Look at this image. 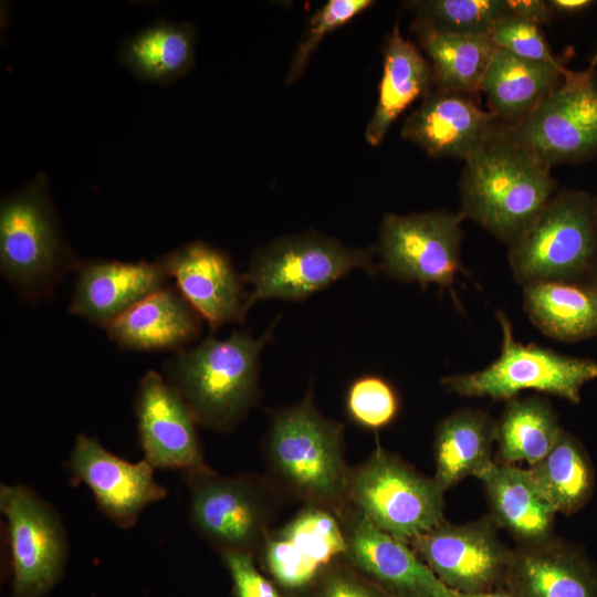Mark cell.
I'll return each instance as SVG.
<instances>
[{
  "instance_id": "74e56055",
  "label": "cell",
  "mask_w": 597,
  "mask_h": 597,
  "mask_svg": "<svg viewBox=\"0 0 597 597\" xmlns=\"http://www.w3.org/2000/svg\"><path fill=\"white\" fill-rule=\"evenodd\" d=\"M506 4L511 15L538 27L548 23L554 13L547 1L543 0H506Z\"/></svg>"
},
{
  "instance_id": "277c9868",
  "label": "cell",
  "mask_w": 597,
  "mask_h": 597,
  "mask_svg": "<svg viewBox=\"0 0 597 597\" xmlns=\"http://www.w3.org/2000/svg\"><path fill=\"white\" fill-rule=\"evenodd\" d=\"M80 260L67 244L46 176L38 174L0 203V273L29 302L52 296Z\"/></svg>"
},
{
  "instance_id": "30bf717a",
  "label": "cell",
  "mask_w": 597,
  "mask_h": 597,
  "mask_svg": "<svg viewBox=\"0 0 597 597\" xmlns=\"http://www.w3.org/2000/svg\"><path fill=\"white\" fill-rule=\"evenodd\" d=\"M463 217L448 210L384 216L376 252L379 269L389 277L451 287L462 271Z\"/></svg>"
},
{
  "instance_id": "b9f144b4",
  "label": "cell",
  "mask_w": 597,
  "mask_h": 597,
  "mask_svg": "<svg viewBox=\"0 0 597 597\" xmlns=\"http://www.w3.org/2000/svg\"><path fill=\"white\" fill-rule=\"evenodd\" d=\"M596 65H597V51H596V53H595V54L593 55V57H591L589 67H590V69H595Z\"/></svg>"
},
{
  "instance_id": "ab89813d",
  "label": "cell",
  "mask_w": 597,
  "mask_h": 597,
  "mask_svg": "<svg viewBox=\"0 0 597 597\" xmlns=\"http://www.w3.org/2000/svg\"><path fill=\"white\" fill-rule=\"evenodd\" d=\"M444 597H514V596L501 589L489 591V593H481V594H461V593L449 589Z\"/></svg>"
},
{
  "instance_id": "83f0119b",
  "label": "cell",
  "mask_w": 597,
  "mask_h": 597,
  "mask_svg": "<svg viewBox=\"0 0 597 597\" xmlns=\"http://www.w3.org/2000/svg\"><path fill=\"white\" fill-rule=\"evenodd\" d=\"M412 30L427 55L437 90L473 94L499 49L490 34H457L413 20Z\"/></svg>"
},
{
  "instance_id": "44dd1931",
  "label": "cell",
  "mask_w": 597,
  "mask_h": 597,
  "mask_svg": "<svg viewBox=\"0 0 597 597\" xmlns=\"http://www.w3.org/2000/svg\"><path fill=\"white\" fill-rule=\"evenodd\" d=\"M501 587L514 597H597V569L580 548L553 536L512 549Z\"/></svg>"
},
{
  "instance_id": "4dcf8cb0",
  "label": "cell",
  "mask_w": 597,
  "mask_h": 597,
  "mask_svg": "<svg viewBox=\"0 0 597 597\" xmlns=\"http://www.w3.org/2000/svg\"><path fill=\"white\" fill-rule=\"evenodd\" d=\"M527 471L557 513L574 514L593 495L591 461L579 440L565 429L561 430L551 451Z\"/></svg>"
},
{
  "instance_id": "5bb4252c",
  "label": "cell",
  "mask_w": 597,
  "mask_h": 597,
  "mask_svg": "<svg viewBox=\"0 0 597 597\" xmlns=\"http://www.w3.org/2000/svg\"><path fill=\"white\" fill-rule=\"evenodd\" d=\"M258 556L282 587L305 588L346 558L341 520L329 510L302 505L287 523L269 533Z\"/></svg>"
},
{
  "instance_id": "60d3db41",
  "label": "cell",
  "mask_w": 597,
  "mask_h": 597,
  "mask_svg": "<svg viewBox=\"0 0 597 597\" xmlns=\"http://www.w3.org/2000/svg\"><path fill=\"white\" fill-rule=\"evenodd\" d=\"M587 281H589L597 289V259L591 268Z\"/></svg>"
},
{
  "instance_id": "836d02e7",
  "label": "cell",
  "mask_w": 597,
  "mask_h": 597,
  "mask_svg": "<svg viewBox=\"0 0 597 597\" xmlns=\"http://www.w3.org/2000/svg\"><path fill=\"white\" fill-rule=\"evenodd\" d=\"M374 3L371 0H329L321 7L312 15L307 33L292 55L285 76L286 84H292L304 74L312 54L323 38Z\"/></svg>"
},
{
  "instance_id": "4316f807",
  "label": "cell",
  "mask_w": 597,
  "mask_h": 597,
  "mask_svg": "<svg viewBox=\"0 0 597 597\" xmlns=\"http://www.w3.org/2000/svg\"><path fill=\"white\" fill-rule=\"evenodd\" d=\"M523 307L551 338L574 343L597 335V289L587 280L525 284Z\"/></svg>"
},
{
  "instance_id": "7402d4cb",
  "label": "cell",
  "mask_w": 597,
  "mask_h": 597,
  "mask_svg": "<svg viewBox=\"0 0 597 597\" xmlns=\"http://www.w3.org/2000/svg\"><path fill=\"white\" fill-rule=\"evenodd\" d=\"M202 318L176 286L164 285L136 303L105 329L111 342L135 352L177 353L196 341Z\"/></svg>"
},
{
  "instance_id": "8d00e7d4",
  "label": "cell",
  "mask_w": 597,
  "mask_h": 597,
  "mask_svg": "<svg viewBox=\"0 0 597 597\" xmlns=\"http://www.w3.org/2000/svg\"><path fill=\"white\" fill-rule=\"evenodd\" d=\"M221 557L230 573L234 597H282L275 586L258 569L254 556L227 553Z\"/></svg>"
},
{
  "instance_id": "ac0fdd59",
  "label": "cell",
  "mask_w": 597,
  "mask_h": 597,
  "mask_svg": "<svg viewBox=\"0 0 597 597\" xmlns=\"http://www.w3.org/2000/svg\"><path fill=\"white\" fill-rule=\"evenodd\" d=\"M69 465L91 490L98 510L122 528L135 525L146 506L167 495L147 461L128 462L84 433L75 438Z\"/></svg>"
},
{
  "instance_id": "2e32d148",
  "label": "cell",
  "mask_w": 597,
  "mask_h": 597,
  "mask_svg": "<svg viewBox=\"0 0 597 597\" xmlns=\"http://www.w3.org/2000/svg\"><path fill=\"white\" fill-rule=\"evenodd\" d=\"M346 559L391 597H444L449 590L410 545L347 505L339 515Z\"/></svg>"
},
{
  "instance_id": "d6a6232c",
  "label": "cell",
  "mask_w": 597,
  "mask_h": 597,
  "mask_svg": "<svg viewBox=\"0 0 597 597\" xmlns=\"http://www.w3.org/2000/svg\"><path fill=\"white\" fill-rule=\"evenodd\" d=\"M348 419L366 430H379L392 423L400 410L396 388L384 377L366 374L355 378L345 395Z\"/></svg>"
},
{
  "instance_id": "f546056e",
  "label": "cell",
  "mask_w": 597,
  "mask_h": 597,
  "mask_svg": "<svg viewBox=\"0 0 597 597\" xmlns=\"http://www.w3.org/2000/svg\"><path fill=\"white\" fill-rule=\"evenodd\" d=\"M562 429L547 399L517 396L507 400L495 425L499 461L535 464L551 451Z\"/></svg>"
},
{
  "instance_id": "6da1fadb",
  "label": "cell",
  "mask_w": 597,
  "mask_h": 597,
  "mask_svg": "<svg viewBox=\"0 0 597 597\" xmlns=\"http://www.w3.org/2000/svg\"><path fill=\"white\" fill-rule=\"evenodd\" d=\"M344 450L343 425L318 410L310 390L301 401L271 413L262 443L266 478L282 500L339 517L348 505L350 467Z\"/></svg>"
},
{
  "instance_id": "e0dca14e",
  "label": "cell",
  "mask_w": 597,
  "mask_h": 597,
  "mask_svg": "<svg viewBox=\"0 0 597 597\" xmlns=\"http://www.w3.org/2000/svg\"><path fill=\"white\" fill-rule=\"evenodd\" d=\"M158 260L211 332L229 323L244 322L248 314L245 282L228 252L197 240Z\"/></svg>"
},
{
  "instance_id": "603a6c76",
  "label": "cell",
  "mask_w": 597,
  "mask_h": 597,
  "mask_svg": "<svg viewBox=\"0 0 597 597\" xmlns=\"http://www.w3.org/2000/svg\"><path fill=\"white\" fill-rule=\"evenodd\" d=\"M491 516L519 545L553 537L556 511L531 478L527 469L494 461L479 478Z\"/></svg>"
},
{
  "instance_id": "9a60e30c",
  "label": "cell",
  "mask_w": 597,
  "mask_h": 597,
  "mask_svg": "<svg viewBox=\"0 0 597 597\" xmlns=\"http://www.w3.org/2000/svg\"><path fill=\"white\" fill-rule=\"evenodd\" d=\"M138 440L144 460L154 469L184 473L208 467L198 425L180 394L159 373L148 370L135 397Z\"/></svg>"
},
{
  "instance_id": "f35d334b",
  "label": "cell",
  "mask_w": 597,
  "mask_h": 597,
  "mask_svg": "<svg viewBox=\"0 0 597 597\" xmlns=\"http://www.w3.org/2000/svg\"><path fill=\"white\" fill-rule=\"evenodd\" d=\"M547 3L554 13L574 14L588 9L595 2L590 0H549Z\"/></svg>"
},
{
  "instance_id": "ffe728a7",
  "label": "cell",
  "mask_w": 597,
  "mask_h": 597,
  "mask_svg": "<svg viewBox=\"0 0 597 597\" xmlns=\"http://www.w3.org/2000/svg\"><path fill=\"white\" fill-rule=\"evenodd\" d=\"M75 273L69 312L103 328L169 279L159 260H84Z\"/></svg>"
},
{
  "instance_id": "3957f363",
  "label": "cell",
  "mask_w": 597,
  "mask_h": 597,
  "mask_svg": "<svg viewBox=\"0 0 597 597\" xmlns=\"http://www.w3.org/2000/svg\"><path fill=\"white\" fill-rule=\"evenodd\" d=\"M277 320L258 338L240 329L226 338L211 335L165 362V378L184 398L198 425L229 432L244 420L260 396V354L272 338Z\"/></svg>"
},
{
  "instance_id": "7c38bea8",
  "label": "cell",
  "mask_w": 597,
  "mask_h": 597,
  "mask_svg": "<svg viewBox=\"0 0 597 597\" xmlns=\"http://www.w3.org/2000/svg\"><path fill=\"white\" fill-rule=\"evenodd\" d=\"M0 512L6 520L11 597H42L61 578L67 538L56 511L24 485L0 486Z\"/></svg>"
},
{
  "instance_id": "5b68a950",
  "label": "cell",
  "mask_w": 597,
  "mask_h": 597,
  "mask_svg": "<svg viewBox=\"0 0 597 597\" xmlns=\"http://www.w3.org/2000/svg\"><path fill=\"white\" fill-rule=\"evenodd\" d=\"M597 259V198L584 190L556 191L509 249L512 275L522 286L587 280Z\"/></svg>"
},
{
  "instance_id": "1f68e13d",
  "label": "cell",
  "mask_w": 597,
  "mask_h": 597,
  "mask_svg": "<svg viewBox=\"0 0 597 597\" xmlns=\"http://www.w3.org/2000/svg\"><path fill=\"white\" fill-rule=\"evenodd\" d=\"M416 21L457 34H490L511 15L506 0H420L408 2Z\"/></svg>"
},
{
  "instance_id": "d590c367",
  "label": "cell",
  "mask_w": 597,
  "mask_h": 597,
  "mask_svg": "<svg viewBox=\"0 0 597 597\" xmlns=\"http://www.w3.org/2000/svg\"><path fill=\"white\" fill-rule=\"evenodd\" d=\"M318 579L316 597H391L362 575L346 558L329 566Z\"/></svg>"
},
{
  "instance_id": "e575fe53",
  "label": "cell",
  "mask_w": 597,
  "mask_h": 597,
  "mask_svg": "<svg viewBox=\"0 0 597 597\" xmlns=\"http://www.w3.org/2000/svg\"><path fill=\"white\" fill-rule=\"evenodd\" d=\"M490 35L498 48L516 56L545 63H561L552 53L541 27L532 22L507 15L495 23Z\"/></svg>"
},
{
  "instance_id": "8fae6325",
  "label": "cell",
  "mask_w": 597,
  "mask_h": 597,
  "mask_svg": "<svg viewBox=\"0 0 597 597\" xmlns=\"http://www.w3.org/2000/svg\"><path fill=\"white\" fill-rule=\"evenodd\" d=\"M503 130L548 166L597 154V71H567L559 85L519 123Z\"/></svg>"
},
{
  "instance_id": "484cf974",
  "label": "cell",
  "mask_w": 597,
  "mask_h": 597,
  "mask_svg": "<svg viewBox=\"0 0 597 597\" xmlns=\"http://www.w3.org/2000/svg\"><path fill=\"white\" fill-rule=\"evenodd\" d=\"M495 425L486 412L464 408L444 417L434 429V480L443 491L467 476L479 478L493 462Z\"/></svg>"
},
{
  "instance_id": "f1b7e54d",
  "label": "cell",
  "mask_w": 597,
  "mask_h": 597,
  "mask_svg": "<svg viewBox=\"0 0 597 597\" xmlns=\"http://www.w3.org/2000/svg\"><path fill=\"white\" fill-rule=\"evenodd\" d=\"M197 32L188 22H156L126 39L121 63L136 77L171 84L190 71L195 62Z\"/></svg>"
},
{
  "instance_id": "4fadbf2b",
  "label": "cell",
  "mask_w": 597,
  "mask_h": 597,
  "mask_svg": "<svg viewBox=\"0 0 597 597\" xmlns=\"http://www.w3.org/2000/svg\"><path fill=\"white\" fill-rule=\"evenodd\" d=\"M491 515L452 524L443 520L408 544L449 589L481 594L501 586L511 551Z\"/></svg>"
},
{
  "instance_id": "cb8c5ba5",
  "label": "cell",
  "mask_w": 597,
  "mask_h": 597,
  "mask_svg": "<svg viewBox=\"0 0 597 597\" xmlns=\"http://www.w3.org/2000/svg\"><path fill=\"white\" fill-rule=\"evenodd\" d=\"M566 71L562 63L526 60L499 48L481 91L499 122L511 126L530 115L559 85Z\"/></svg>"
},
{
  "instance_id": "ba28073f",
  "label": "cell",
  "mask_w": 597,
  "mask_h": 597,
  "mask_svg": "<svg viewBox=\"0 0 597 597\" xmlns=\"http://www.w3.org/2000/svg\"><path fill=\"white\" fill-rule=\"evenodd\" d=\"M496 320L502 331L500 355L480 370L442 377V387L459 396L494 401H507L524 390H535L578 404L583 386L597 379V360L523 344L515 339L504 312H496Z\"/></svg>"
},
{
  "instance_id": "9c48e42d",
  "label": "cell",
  "mask_w": 597,
  "mask_h": 597,
  "mask_svg": "<svg viewBox=\"0 0 597 597\" xmlns=\"http://www.w3.org/2000/svg\"><path fill=\"white\" fill-rule=\"evenodd\" d=\"M443 493L433 476L420 473L379 444L349 470L348 505L406 543L444 520Z\"/></svg>"
},
{
  "instance_id": "7a4b0ae2",
  "label": "cell",
  "mask_w": 597,
  "mask_h": 597,
  "mask_svg": "<svg viewBox=\"0 0 597 597\" xmlns=\"http://www.w3.org/2000/svg\"><path fill=\"white\" fill-rule=\"evenodd\" d=\"M464 163L459 213L509 245L556 193L552 167L510 137L502 124Z\"/></svg>"
},
{
  "instance_id": "d6986e66",
  "label": "cell",
  "mask_w": 597,
  "mask_h": 597,
  "mask_svg": "<svg viewBox=\"0 0 597 597\" xmlns=\"http://www.w3.org/2000/svg\"><path fill=\"white\" fill-rule=\"evenodd\" d=\"M501 125L465 94L430 91L406 118L401 137L431 157L465 160Z\"/></svg>"
},
{
  "instance_id": "8992f818",
  "label": "cell",
  "mask_w": 597,
  "mask_h": 597,
  "mask_svg": "<svg viewBox=\"0 0 597 597\" xmlns=\"http://www.w3.org/2000/svg\"><path fill=\"white\" fill-rule=\"evenodd\" d=\"M193 530L220 555L258 556L282 498L266 476L222 475L209 465L184 473Z\"/></svg>"
},
{
  "instance_id": "52a82bcc",
  "label": "cell",
  "mask_w": 597,
  "mask_h": 597,
  "mask_svg": "<svg viewBox=\"0 0 597 597\" xmlns=\"http://www.w3.org/2000/svg\"><path fill=\"white\" fill-rule=\"evenodd\" d=\"M376 247L349 248L316 231L276 238L258 248L243 275L247 312L259 301H303L355 269L374 276Z\"/></svg>"
},
{
  "instance_id": "d4e9b609",
  "label": "cell",
  "mask_w": 597,
  "mask_h": 597,
  "mask_svg": "<svg viewBox=\"0 0 597 597\" xmlns=\"http://www.w3.org/2000/svg\"><path fill=\"white\" fill-rule=\"evenodd\" d=\"M434 85L428 60L405 39L396 23L384 46V69L375 111L365 130L366 142L378 146L397 117Z\"/></svg>"
}]
</instances>
